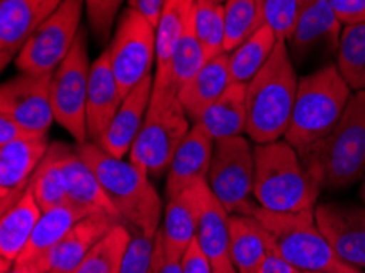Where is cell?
Listing matches in <instances>:
<instances>
[{
  "label": "cell",
  "mask_w": 365,
  "mask_h": 273,
  "mask_svg": "<svg viewBox=\"0 0 365 273\" xmlns=\"http://www.w3.org/2000/svg\"><path fill=\"white\" fill-rule=\"evenodd\" d=\"M257 273H298L293 267L285 262L280 255L275 252V249L267 255V259L264 260V264L261 265V269L257 270Z\"/></svg>",
  "instance_id": "cell-46"
},
{
  "label": "cell",
  "mask_w": 365,
  "mask_h": 273,
  "mask_svg": "<svg viewBox=\"0 0 365 273\" xmlns=\"http://www.w3.org/2000/svg\"><path fill=\"white\" fill-rule=\"evenodd\" d=\"M63 0H0V63L2 69L15 61L20 49L56 12Z\"/></svg>",
  "instance_id": "cell-15"
},
{
  "label": "cell",
  "mask_w": 365,
  "mask_h": 273,
  "mask_svg": "<svg viewBox=\"0 0 365 273\" xmlns=\"http://www.w3.org/2000/svg\"><path fill=\"white\" fill-rule=\"evenodd\" d=\"M123 97H121L118 82L110 66L108 51L103 49L102 54L92 63L91 77H88L87 93V139L98 144L110 121L117 115Z\"/></svg>",
  "instance_id": "cell-21"
},
{
  "label": "cell",
  "mask_w": 365,
  "mask_h": 273,
  "mask_svg": "<svg viewBox=\"0 0 365 273\" xmlns=\"http://www.w3.org/2000/svg\"><path fill=\"white\" fill-rule=\"evenodd\" d=\"M182 273H215L212 260L203 252V249L198 244L197 237L193 239L192 244L187 247L185 254L180 259Z\"/></svg>",
  "instance_id": "cell-40"
},
{
  "label": "cell",
  "mask_w": 365,
  "mask_h": 273,
  "mask_svg": "<svg viewBox=\"0 0 365 273\" xmlns=\"http://www.w3.org/2000/svg\"><path fill=\"white\" fill-rule=\"evenodd\" d=\"M87 210L79 208L76 205L58 206V208L48 210L41 215L40 221L33 231L31 237L24 252L16 260H35L46 257L51 250L58 246L66 234L69 232L77 221L88 216Z\"/></svg>",
  "instance_id": "cell-29"
},
{
  "label": "cell",
  "mask_w": 365,
  "mask_h": 273,
  "mask_svg": "<svg viewBox=\"0 0 365 273\" xmlns=\"http://www.w3.org/2000/svg\"><path fill=\"white\" fill-rule=\"evenodd\" d=\"M215 150V139L200 125H192L177 148L168 170L165 197H177L198 182H207Z\"/></svg>",
  "instance_id": "cell-19"
},
{
  "label": "cell",
  "mask_w": 365,
  "mask_h": 273,
  "mask_svg": "<svg viewBox=\"0 0 365 273\" xmlns=\"http://www.w3.org/2000/svg\"><path fill=\"white\" fill-rule=\"evenodd\" d=\"M298 82L287 41H279L267 64L246 86V135L251 141L267 144L285 138Z\"/></svg>",
  "instance_id": "cell-3"
},
{
  "label": "cell",
  "mask_w": 365,
  "mask_h": 273,
  "mask_svg": "<svg viewBox=\"0 0 365 273\" xmlns=\"http://www.w3.org/2000/svg\"><path fill=\"white\" fill-rule=\"evenodd\" d=\"M215 273H237V270H236L235 267H233V269H230V270H225V272H215Z\"/></svg>",
  "instance_id": "cell-48"
},
{
  "label": "cell",
  "mask_w": 365,
  "mask_h": 273,
  "mask_svg": "<svg viewBox=\"0 0 365 273\" xmlns=\"http://www.w3.org/2000/svg\"><path fill=\"white\" fill-rule=\"evenodd\" d=\"M126 2H128L130 9L141 14L158 30L159 20H161L164 5L168 0H126Z\"/></svg>",
  "instance_id": "cell-43"
},
{
  "label": "cell",
  "mask_w": 365,
  "mask_h": 273,
  "mask_svg": "<svg viewBox=\"0 0 365 273\" xmlns=\"http://www.w3.org/2000/svg\"><path fill=\"white\" fill-rule=\"evenodd\" d=\"M208 187L230 216H254L259 205L254 197V149L245 136L215 143Z\"/></svg>",
  "instance_id": "cell-8"
},
{
  "label": "cell",
  "mask_w": 365,
  "mask_h": 273,
  "mask_svg": "<svg viewBox=\"0 0 365 273\" xmlns=\"http://www.w3.org/2000/svg\"><path fill=\"white\" fill-rule=\"evenodd\" d=\"M91 68L87 31L81 30L68 58L53 72L51 79V105L54 120L76 139V143L88 141L87 93Z\"/></svg>",
  "instance_id": "cell-10"
},
{
  "label": "cell",
  "mask_w": 365,
  "mask_h": 273,
  "mask_svg": "<svg viewBox=\"0 0 365 273\" xmlns=\"http://www.w3.org/2000/svg\"><path fill=\"white\" fill-rule=\"evenodd\" d=\"M303 0H257L261 25H269L280 41H287L295 26Z\"/></svg>",
  "instance_id": "cell-37"
},
{
  "label": "cell",
  "mask_w": 365,
  "mask_h": 273,
  "mask_svg": "<svg viewBox=\"0 0 365 273\" xmlns=\"http://www.w3.org/2000/svg\"><path fill=\"white\" fill-rule=\"evenodd\" d=\"M322 185L285 139L254 148V197L259 208L298 213L317 208Z\"/></svg>",
  "instance_id": "cell-2"
},
{
  "label": "cell",
  "mask_w": 365,
  "mask_h": 273,
  "mask_svg": "<svg viewBox=\"0 0 365 273\" xmlns=\"http://www.w3.org/2000/svg\"><path fill=\"white\" fill-rule=\"evenodd\" d=\"M26 136H35L30 135L29 131H25L16 121H14L7 115H0V146L16 141V139L26 138Z\"/></svg>",
  "instance_id": "cell-44"
},
{
  "label": "cell",
  "mask_w": 365,
  "mask_h": 273,
  "mask_svg": "<svg viewBox=\"0 0 365 273\" xmlns=\"http://www.w3.org/2000/svg\"><path fill=\"white\" fill-rule=\"evenodd\" d=\"M231 83L230 54L223 53L208 59L200 71L180 87L179 100L192 125H195L203 111L228 91Z\"/></svg>",
  "instance_id": "cell-23"
},
{
  "label": "cell",
  "mask_w": 365,
  "mask_h": 273,
  "mask_svg": "<svg viewBox=\"0 0 365 273\" xmlns=\"http://www.w3.org/2000/svg\"><path fill=\"white\" fill-rule=\"evenodd\" d=\"M76 150L96 172L105 193L128 227L156 236L163 202L149 175L130 160L113 158L91 141L76 143Z\"/></svg>",
  "instance_id": "cell-1"
},
{
  "label": "cell",
  "mask_w": 365,
  "mask_h": 273,
  "mask_svg": "<svg viewBox=\"0 0 365 273\" xmlns=\"http://www.w3.org/2000/svg\"><path fill=\"white\" fill-rule=\"evenodd\" d=\"M53 74L20 72L0 88V115H7L25 131L48 136L54 120L51 105Z\"/></svg>",
  "instance_id": "cell-12"
},
{
  "label": "cell",
  "mask_w": 365,
  "mask_h": 273,
  "mask_svg": "<svg viewBox=\"0 0 365 273\" xmlns=\"http://www.w3.org/2000/svg\"><path fill=\"white\" fill-rule=\"evenodd\" d=\"M302 160L324 190H339L365 177V91L352 93L331 135Z\"/></svg>",
  "instance_id": "cell-5"
},
{
  "label": "cell",
  "mask_w": 365,
  "mask_h": 273,
  "mask_svg": "<svg viewBox=\"0 0 365 273\" xmlns=\"http://www.w3.org/2000/svg\"><path fill=\"white\" fill-rule=\"evenodd\" d=\"M336 56L337 71L351 91H365V21L344 26Z\"/></svg>",
  "instance_id": "cell-31"
},
{
  "label": "cell",
  "mask_w": 365,
  "mask_h": 273,
  "mask_svg": "<svg viewBox=\"0 0 365 273\" xmlns=\"http://www.w3.org/2000/svg\"><path fill=\"white\" fill-rule=\"evenodd\" d=\"M49 273H64V272H58V270H51Z\"/></svg>",
  "instance_id": "cell-51"
},
{
  "label": "cell",
  "mask_w": 365,
  "mask_h": 273,
  "mask_svg": "<svg viewBox=\"0 0 365 273\" xmlns=\"http://www.w3.org/2000/svg\"><path fill=\"white\" fill-rule=\"evenodd\" d=\"M280 40L269 25L259 26L247 40L230 53L231 82L247 86L272 56Z\"/></svg>",
  "instance_id": "cell-30"
},
{
  "label": "cell",
  "mask_w": 365,
  "mask_h": 273,
  "mask_svg": "<svg viewBox=\"0 0 365 273\" xmlns=\"http://www.w3.org/2000/svg\"><path fill=\"white\" fill-rule=\"evenodd\" d=\"M195 28L207 61L225 53V4L197 0Z\"/></svg>",
  "instance_id": "cell-35"
},
{
  "label": "cell",
  "mask_w": 365,
  "mask_h": 273,
  "mask_svg": "<svg viewBox=\"0 0 365 273\" xmlns=\"http://www.w3.org/2000/svg\"><path fill=\"white\" fill-rule=\"evenodd\" d=\"M256 218L267 230L274 249L282 259L300 272L351 273L354 267L342 262L319 230L314 210L298 213H274L259 208Z\"/></svg>",
  "instance_id": "cell-6"
},
{
  "label": "cell",
  "mask_w": 365,
  "mask_h": 273,
  "mask_svg": "<svg viewBox=\"0 0 365 273\" xmlns=\"http://www.w3.org/2000/svg\"><path fill=\"white\" fill-rule=\"evenodd\" d=\"M341 25L329 0H303L295 26L287 40L290 54L298 61L318 48L337 53L342 33Z\"/></svg>",
  "instance_id": "cell-16"
},
{
  "label": "cell",
  "mask_w": 365,
  "mask_h": 273,
  "mask_svg": "<svg viewBox=\"0 0 365 273\" xmlns=\"http://www.w3.org/2000/svg\"><path fill=\"white\" fill-rule=\"evenodd\" d=\"M351 273H361V270H359V269H356V270H352Z\"/></svg>",
  "instance_id": "cell-52"
},
{
  "label": "cell",
  "mask_w": 365,
  "mask_h": 273,
  "mask_svg": "<svg viewBox=\"0 0 365 273\" xmlns=\"http://www.w3.org/2000/svg\"><path fill=\"white\" fill-rule=\"evenodd\" d=\"M205 63H207V58H205L200 40L197 36L195 9H193L184 30H182L179 41L175 44L173 63H170V79L177 91H180V87L189 82Z\"/></svg>",
  "instance_id": "cell-34"
},
{
  "label": "cell",
  "mask_w": 365,
  "mask_h": 273,
  "mask_svg": "<svg viewBox=\"0 0 365 273\" xmlns=\"http://www.w3.org/2000/svg\"><path fill=\"white\" fill-rule=\"evenodd\" d=\"M154 86V74L146 77L140 86L123 98L117 115L110 121L97 146L113 158L125 159L135 144L145 123Z\"/></svg>",
  "instance_id": "cell-20"
},
{
  "label": "cell",
  "mask_w": 365,
  "mask_h": 273,
  "mask_svg": "<svg viewBox=\"0 0 365 273\" xmlns=\"http://www.w3.org/2000/svg\"><path fill=\"white\" fill-rule=\"evenodd\" d=\"M29 188L33 197H35L36 203L40 205L43 213L48 210L58 208V206L73 205L68 193L64 174L51 148L48 149V154L44 155L41 164L38 165L36 172L33 174Z\"/></svg>",
  "instance_id": "cell-33"
},
{
  "label": "cell",
  "mask_w": 365,
  "mask_h": 273,
  "mask_svg": "<svg viewBox=\"0 0 365 273\" xmlns=\"http://www.w3.org/2000/svg\"><path fill=\"white\" fill-rule=\"evenodd\" d=\"M212 2H218V4H225L226 0H212Z\"/></svg>",
  "instance_id": "cell-49"
},
{
  "label": "cell",
  "mask_w": 365,
  "mask_h": 273,
  "mask_svg": "<svg viewBox=\"0 0 365 273\" xmlns=\"http://www.w3.org/2000/svg\"><path fill=\"white\" fill-rule=\"evenodd\" d=\"M352 91L336 64L300 77L285 141L305 159L331 135L349 103Z\"/></svg>",
  "instance_id": "cell-4"
},
{
  "label": "cell",
  "mask_w": 365,
  "mask_h": 273,
  "mask_svg": "<svg viewBox=\"0 0 365 273\" xmlns=\"http://www.w3.org/2000/svg\"><path fill=\"white\" fill-rule=\"evenodd\" d=\"M314 218L337 257L354 269H365V208L323 203L314 208Z\"/></svg>",
  "instance_id": "cell-13"
},
{
  "label": "cell",
  "mask_w": 365,
  "mask_h": 273,
  "mask_svg": "<svg viewBox=\"0 0 365 273\" xmlns=\"http://www.w3.org/2000/svg\"><path fill=\"white\" fill-rule=\"evenodd\" d=\"M113 216L105 213H91L77 221L69 232L61 239V242L49 252L51 270L71 273L81 260L91 252V249L107 234L120 225Z\"/></svg>",
  "instance_id": "cell-22"
},
{
  "label": "cell",
  "mask_w": 365,
  "mask_h": 273,
  "mask_svg": "<svg viewBox=\"0 0 365 273\" xmlns=\"http://www.w3.org/2000/svg\"><path fill=\"white\" fill-rule=\"evenodd\" d=\"M156 48V28L136 10L126 7L107 48L110 66L118 82L121 97L125 98L146 77L153 76Z\"/></svg>",
  "instance_id": "cell-9"
},
{
  "label": "cell",
  "mask_w": 365,
  "mask_h": 273,
  "mask_svg": "<svg viewBox=\"0 0 365 273\" xmlns=\"http://www.w3.org/2000/svg\"><path fill=\"white\" fill-rule=\"evenodd\" d=\"M300 273H324V272H300Z\"/></svg>",
  "instance_id": "cell-50"
},
{
  "label": "cell",
  "mask_w": 365,
  "mask_h": 273,
  "mask_svg": "<svg viewBox=\"0 0 365 273\" xmlns=\"http://www.w3.org/2000/svg\"><path fill=\"white\" fill-rule=\"evenodd\" d=\"M84 4L86 0H63L20 49L15 58L16 69L29 74H53L74 46Z\"/></svg>",
  "instance_id": "cell-11"
},
{
  "label": "cell",
  "mask_w": 365,
  "mask_h": 273,
  "mask_svg": "<svg viewBox=\"0 0 365 273\" xmlns=\"http://www.w3.org/2000/svg\"><path fill=\"white\" fill-rule=\"evenodd\" d=\"M195 125H200L215 143L245 135L247 125L246 86L231 83L228 91L203 111Z\"/></svg>",
  "instance_id": "cell-25"
},
{
  "label": "cell",
  "mask_w": 365,
  "mask_h": 273,
  "mask_svg": "<svg viewBox=\"0 0 365 273\" xmlns=\"http://www.w3.org/2000/svg\"><path fill=\"white\" fill-rule=\"evenodd\" d=\"M208 182H198L193 187L185 188L177 197L168 200V208L164 211L163 227L159 234L163 244L170 257L182 259L187 247L197 237L198 222L210 195Z\"/></svg>",
  "instance_id": "cell-17"
},
{
  "label": "cell",
  "mask_w": 365,
  "mask_h": 273,
  "mask_svg": "<svg viewBox=\"0 0 365 273\" xmlns=\"http://www.w3.org/2000/svg\"><path fill=\"white\" fill-rule=\"evenodd\" d=\"M261 25L257 0L225 2V53H233Z\"/></svg>",
  "instance_id": "cell-36"
},
{
  "label": "cell",
  "mask_w": 365,
  "mask_h": 273,
  "mask_svg": "<svg viewBox=\"0 0 365 273\" xmlns=\"http://www.w3.org/2000/svg\"><path fill=\"white\" fill-rule=\"evenodd\" d=\"M43 215L31 190L25 192L19 202L2 213L0 222V260L15 264L29 244L30 237Z\"/></svg>",
  "instance_id": "cell-26"
},
{
  "label": "cell",
  "mask_w": 365,
  "mask_h": 273,
  "mask_svg": "<svg viewBox=\"0 0 365 273\" xmlns=\"http://www.w3.org/2000/svg\"><path fill=\"white\" fill-rule=\"evenodd\" d=\"M51 146L48 136H26L0 146V210L9 211L29 190Z\"/></svg>",
  "instance_id": "cell-14"
},
{
  "label": "cell",
  "mask_w": 365,
  "mask_h": 273,
  "mask_svg": "<svg viewBox=\"0 0 365 273\" xmlns=\"http://www.w3.org/2000/svg\"><path fill=\"white\" fill-rule=\"evenodd\" d=\"M361 198H362V203H364V206H365V180H364L362 187H361Z\"/></svg>",
  "instance_id": "cell-47"
},
{
  "label": "cell",
  "mask_w": 365,
  "mask_h": 273,
  "mask_svg": "<svg viewBox=\"0 0 365 273\" xmlns=\"http://www.w3.org/2000/svg\"><path fill=\"white\" fill-rule=\"evenodd\" d=\"M130 239V227L125 222H120L91 249V252L71 273H120Z\"/></svg>",
  "instance_id": "cell-32"
},
{
  "label": "cell",
  "mask_w": 365,
  "mask_h": 273,
  "mask_svg": "<svg viewBox=\"0 0 365 273\" xmlns=\"http://www.w3.org/2000/svg\"><path fill=\"white\" fill-rule=\"evenodd\" d=\"M51 272V262L49 255L35 260H16L12 269L7 273H49Z\"/></svg>",
  "instance_id": "cell-45"
},
{
  "label": "cell",
  "mask_w": 365,
  "mask_h": 273,
  "mask_svg": "<svg viewBox=\"0 0 365 273\" xmlns=\"http://www.w3.org/2000/svg\"><path fill=\"white\" fill-rule=\"evenodd\" d=\"M341 24L352 25L365 21V0H329Z\"/></svg>",
  "instance_id": "cell-41"
},
{
  "label": "cell",
  "mask_w": 365,
  "mask_h": 273,
  "mask_svg": "<svg viewBox=\"0 0 365 273\" xmlns=\"http://www.w3.org/2000/svg\"><path fill=\"white\" fill-rule=\"evenodd\" d=\"M272 250L270 234L256 216H230V255L237 273H257Z\"/></svg>",
  "instance_id": "cell-24"
},
{
  "label": "cell",
  "mask_w": 365,
  "mask_h": 273,
  "mask_svg": "<svg viewBox=\"0 0 365 273\" xmlns=\"http://www.w3.org/2000/svg\"><path fill=\"white\" fill-rule=\"evenodd\" d=\"M195 4L197 0H168V2H165L161 20H159L158 25L154 86L174 87L173 79H170V63H173L175 44L179 41L187 20H189L193 9H195Z\"/></svg>",
  "instance_id": "cell-27"
},
{
  "label": "cell",
  "mask_w": 365,
  "mask_h": 273,
  "mask_svg": "<svg viewBox=\"0 0 365 273\" xmlns=\"http://www.w3.org/2000/svg\"><path fill=\"white\" fill-rule=\"evenodd\" d=\"M125 0H86L88 26L96 41L105 44L113 31L115 19Z\"/></svg>",
  "instance_id": "cell-39"
},
{
  "label": "cell",
  "mask_w": 365,
  "mask_h": 273,
  "mask_svg": "<svg viewBox=\"0 0 365 273\" xmlns=\"http://www.w3.org/2000/svg\"><path fill=\"white\" fill-rule=\"evenodd\" d=\"M130 231L131 239L125 250L120 273H153L156 236H148L133 227H130Z\"/></svg>",
  "instance_id": "cell-38"
},
{
  "label": "cell",
  "mask_w": 365,
  "mask_h": 273,
  "mask_svg": "<svg viewBox=\"0 0 365 273\" xmlns=\"http://www.w3.org/2000/svg\"><path fill=\"white\" fill-rule=\"evenodd\" d=\"M192 128L174 87L153 86L151 102L128 154V160L149 177H161L169 170L177 148Z\"/></svg>",
  "instance_id": "cell-7"
},
{
  "label": "cell",
  "mask_w": 365,
  "mask_h": 273,
  "mask_svg": "<svg viewBox=\"0 0 365 273\" xmlns=\"http://www.w3.org/2000/svg\"><path fill=\"white\" fill-rule=\"evenodd\" d=\"M49 148L56 155L61 170H63L73 205L87 210L88 213H105L121 221L117 208L110 202L103 187L98 182L96 172L77 154L76 146L56 141L51 143Z\"/></svg>",
  "instance_id": "cell-18"
},
{
  "label": "cell",
  "mask_w": 365,
  "mask_h": 273,
  "mask_svg": "<svg viewBox=\"0 0 365 273\" xmlns=\"http://www.w3.org/2000/svg\"><path fill=\"white\" fill-rule=\"evenodd\" d=\"M153 273H182L180 260L165 252L161 234H156V246H154V259H153Z\"/></svg>",
  "instance_id": "cell-42"
},
{
  "label": "cell",
  "mask_w": 365,
  "mask_h": 273,
  "mask_svg": "<svg viewBox=\"0 0 365 273\" xmlns=\"http://www.w3.org/2000/svg\"><path fill=\"white\" fill-rule=\"evenodd\" d=\"M197 241L212 260L213 272L233 269L235 265L230 255V215L212 192L203 206Z\"/></svg>",
  "instance_id": "cell-28"
}]
</instances>
